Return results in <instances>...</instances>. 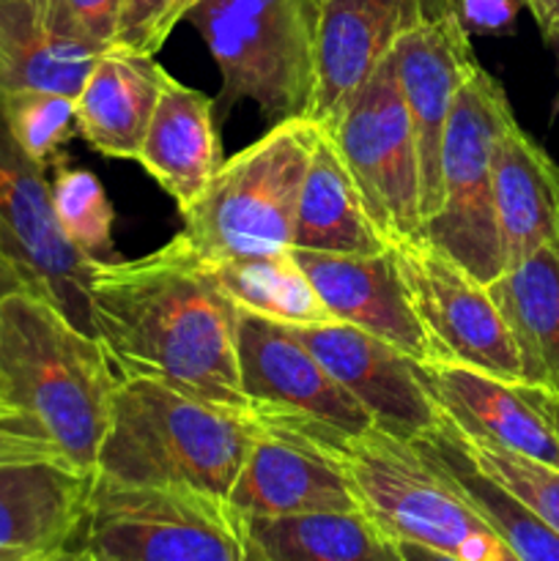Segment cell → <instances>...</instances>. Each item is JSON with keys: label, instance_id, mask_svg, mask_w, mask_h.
I'll return each instance as SVG.
<instances>
[{"label": "cell", "instance_id": "obj_1", "mask_svg": "<svg viewBox=\"0 0 559 561\" xmlns=\"http://www.w3.org/2000/svg\"><path fill=\"white\" fill-rule=\"evenodd\" d=\"M93 337L118 378H153L250 414L239 383L236 305L184 236L142 257L93 261Z\"/></svg>", "mask_w": 559, "mask_h": 561}, {"label": "cell", "instance_id": "obj_2", "mask_svg": "<svg viewBox=\"0 0 559 561\" xmlns=\"http://www.w3.org/2000/svg\"><path fill=\"white\" fill-rule=\"evenodd\" d=\"M118 376L96 337L53 301L0 296V409L25 416L75 469L93 474Z\"/></svg>", "mask_w": 559, "mask_h": 561}, {"label": "cell", "instance_id": "obj_3", "mask_svg": "<svg viewBox=\"0 0 559 561\" xmlns=\"http://www.w3.org/2000/svg\"><path fill=\"white\" fill-rule=\"evenodd\" d=\"M255 422L323 455L345 477L362 510L398 542L458 561H521L417 442L376 425L340 433L307 422Z\"/></svg>", "mask_w": 559, "mask_h": 561}, {"label": "cell", "instance_id": "obj_4", "mask_svg": "<svg viewBox=\"0 0 559 561\" xmlns=\"http://www.w3.org/2000/svg\"><path fill=\"white\" fill-rule=\"evenodd\" d=\"M255 433L244 411L153 378H118L93 477L228 499Z\"/></svg>", "mask_w": 559, "mask_h": 561}, {"label": "cell", "instance_id": "obj_5", "mask_svg": "<svg viewBox=\"0 0 559 561\" xmlns=\"http://www.w3.org/2000/svg\"><path fill=\"white\" fill-rule=\"evenodd\" d=\"M318 124L294 115L225 159L201 201L184 214V236L203 261L277 255L294 247L296 208Z\"/></svg>", "mask_w": 559, "mask_h": 561}, {"label": "cell", "instance_id": "obj_6", "mask_svg": "<svg viewBox=\"0 0 559 561\" xmlns=\"http://www.w3.org/2000/svg\"><path fill=\"white\" fill-rule=\"evenodd\" d=\"M186 20L206 42L223 91L219 118L255 102L266 118H305L312 93L316 0H197Z\"/></svg>", "mask_w": 559, "mask_h": 561}, {"label": "cell", "instance_id": "obj_7", "mask_svg": "<svg viewBox=\"0 0 559 561\" xmlns=\"http://www.w3.org/2000/svg\"><path fill=\"white\" fill-rule=\"evenodd\" d=\"M77 540L99 561H263L230 499L93 477Z\"/></svg>", "mask_w": 559, "mask_h": 561}, {"label": "cell", "instance_id": "obj_8", "mask_svg": "<svg viewBox=\"0 0 559 561\" xmlns=\"http://www.w3.org/2000/svg\"><path fill=\"white\" fill-rule=\"evenodd\" d=\"M513 118L504 88L477 64L449 110L442 142V206L425 222V239L482 285L504 272L493 208V148Z\"/></svg>", "mask_w": 559, "mask_h": 561}, {"label": "cell", "instance_id": "obj_9", "mask_svg": "<svg viewBox=\"0 0 559 561\" xmlns=\"http://www.w3.org/2000/svg\"><path fill=\"white\" fill-rule=\"evenodd\" d=\"M323 131L343 157L381 239L392 247L425 236L417 140L392 53L373 71L338 124Z\"/></svg>", "mask_w": 559, "mask_h": 561}, {"label": "cell", "instance_id": "obj_10", "mask_svg": "<svg viewBox=\"0 0 559 561\" xmlns=\"http://www.w3.org/2000/svg\"><path fill=\"white\" fill-rule=\"evenodd\" d=\"M389 255L438 356L524 387L513 334L480 279L425 236L392 244Z\"/></svg>", "mask_w": 559, "mask_h": 561}, {"label": "cell", "instance_id": "obj_11", "mask_svg": "<svg viewBox=\"0 0 559 561\" xmlns=\"http://www.w3.org/2000/svg\"><path fill=\"white\" fill-rule=\"evenodd\" d=\"M0 252L22 285L53 301L77 329L93 337L91 263L60 233L49 197V179L33 162L0 110Z\"/></svg>", "mask_w": 559, "mask_h": 561}, {"label": "cell", "instance_id": "obj_12", "mask_svg": "<svg viewBox=\"0 0 559 561\" xmlns=\"http://www.w3.org/2000/svg\"><path fill=\"white\" fill-rule=\"evenodd\" d=\"M236 356L252 420L307 422L340 433L373 427V416L296 337L290 323L236 305Z\"/></svg>", "mask_w": 559, "mask_h": 561}, {"label": "cell", "instance_id": "obj_13", "mask_svg": "<svg viewBox=\"0 0 559 561\" xmlns=\"http://www.w3.org/2000/svg\"><path fill=\"white\" fill-rule=\"evenodd\" d=\"M453 11V0H316L312 93L305 118L332 129L406 33Z\"/></svg>", "mask_w": 559, "mask_h": 561}, {"label": "cell", "instance_id": "obj_14", "mask_svg": "<svg viewBox=\"0 0 559 561\" xmlns=\"http://www.w3.org/2000/svg\"><path fill=\"white\" fill-rule=\"evenodd\" d=\"M290 327L373 416V425L409 442L436 431L442 411L417 378L411 356L343 321Z\"/></svg>", "mask_w": 559, "mask_h": 561}, {"label": "cell", "instance_id": "obj_15", "mask_svg": "<svg viewBox=\"0 0 559 561\" xmlns=\"http://www.w3.org/2000/svg\"><path fill=\"white\" fill-rule=\"evenodd\" d=\"M469 38L453 11L409 31L392 49L400 93L417 140L425 222L442 206V142L449 110L466 75L477 66Z\"/></svg>", "mask_w": 559, "mask_h": 561}, {"label": "cell", "instance_id": "obj_16", "mask_svg": "<svg viewBox=\"0 0 559 561\" xmlns=\"http://www.w3.org/2000/svg\"><path fill=\"white\" fill-rule=\"evenodd\" d=\"M414 373L438 411L466 436L559 469V438L526 387L444 356L414 359Z\"/></svg>", "mask_w": 559, "mask_h": 561}, {"label": "cell", "instance_id": "obj_17", "mask_svg": "<svg viewBox=\"0 0 559 561\" xmlns=\"http://www.w3.org/2000/svg\"><path fill=\"white\" fill-rule=\"evenodd\" d=\"M327 305L334 321L362 329L395 345L417 362L436 359L431 337L422 329L403 288L392 255H334V252L290 250Z\"/></svg>", "mask_w": 559, "mask_h": 561}, {"label": "cell", "instance_id": "obj_18", "mask_svg": "<svg viewBox=\"0 0 559 561\" xmlns=\"http://www.w3.org/2000/svg\"><path fill=\"white\" fill-rule=\"evenodd\" d=\"M228 499L247 518L362 510L345 477L323 455L261 425Z\"/></svg>", "mask_w": 559, "mask_h": 561}, {"label": "cell", "instance_id": "obj_19", "mask_svg": "<svg viewBox=\"0 0 559 561\" xmlns=\"http://www.w3.org/2000/svg\"><path fill=\"white\" fill-rule=\"evenodd\" d=\"M91 485L60 458L0 463V553L42 557L77 540Z\"/></svg>", "mask_w": 559, "mask_h": 561}, {"label": "cell", "instance_id": "obj_20", "mask_svg": "<svg viewBox=\"0 0 559 561\" xmlns=\"http://www.w3.org/2000/svg\"><path fill=\"white\" fill-rule=\"evenodd\" d=\"M137 162L173 197L184 217L223 164L214 99L164 75Z\"/></svg>", "mask_w": 559, "mask_h": 561}, {"label": "cell", "instance_id": "obj_21", "mask_svg": "<svg viewBox=\"0 0 559 561\" xmlns=\"http://www.w3.org/2000/svg\"><path fill=\"white\" fill-rule=\"evenodd\" d=\"M164 75L153 55L104 49L75 99L77 135L102 157L137 162Z\"/></svg>", "mask_w": 559, "mask_h": 561}, {"label": "cell", "instance_id": "obj_22", "mask_svg": "<svg viewBox=\"0 0 559 561\" xmlns=\"http://www.w3.org/2000/svg\"><path fill=\"white\" fill-rule=\"evenodd\" d=\"M493 208L504 268L559 239V164L515 118L493 148Z\"/></svg>", "mask_w": 559, "mask_h": 561}, {"label": "cell", "instance_id": "obj_23", "mask_svg": "<svg viewBox=\"0 0 559 561\" xmlns=\"http://www.w3.org/2000/svg\"><path fill=\"white\" fill-rule=\"evenodd\" d=\"M524 367V387L559 398V239L486 285Z\"/></svg>", "mask_w": 559, "mask_h": 561}, {"label": "cell", "instance_id": "obj_24", "mask_svg": "<svg viewBox=\"0 0 559 561\" xmlns=\"http://www.w3.org/2000/svg\"><path fill=\"white\" fill-rule=\"evenodd\" d=\"M290 250L334 252V255H381L389 244L373 228L360 190L334 148L332 137L318 126L296 208Z\"/></svg>", "mask_w": 559, "mask_h": 561}, {"label": "cell", "instance_id": "obj_25", "mask_svg": "<svg viewBox=\"0 0 559 561\" xmlns=\"http://www.w3.org/2000/svg\"><path fill=\"white\" fill-rule=\"evenodd\" d=\"M96 55L55 31L42 0H0V96L47 91L77 99Z\"/></svg>", "mask_w": 559, "mask_h": 561}, {"label": "cell", "instance_id": "obj_26", "mask_svg": "<svg viewBox=\"0 0 559 561\" xmlns=\"http://www.w3.org/2000/svg\"><path fill=\"white\" fill-rule=\"evenodd\" d=\"M263 561H403L400 542L365 510L290 518H250Z\"/></svg>", "mask_w": 559, "mask_h": 561}, {"label": "cell", "instance_id": "obj_27", "mask_svg": "<svg viewBox=\"0 0 559 561\" xmlns=\"http://www.w3.org/2000/svg\"><path fill=\"white\" fill-rule=\"evenodd\" d=\"M206 266L233 305L244 310L296 327L334 321L290 250L277 255L206 261Z\"/></svg>", "mask_w": 559, "mask_h": 561}, {"label": "cell", "instance_id": "obj_28", "mask_svg": "<svg viewBox=\"0 0 559 561\" xmlns=\"http://www.w3.org/2000/svg\"><path fill=\"white\" fill-rule=\"evenodd\" d=\"M433 460L444 469V474L458 485V491L469 499L471 507L499 531L504 542L513 548L521 561H559V531L543 518H537L526 504H521L513 493L504 491L482 471H477L464 458L458 447L444 436L442 427L427 436L414 438Z\"/></svg>", "mask_w": 559, "mask_h": 561}, {"label": "cell", "instance_id": "obj_29", "mask_svg": "<svg viewBox=\"0 0 559 561\" xmlns=\"http://www.w3.org/2000/svg\"><path fill=\"white\" fill-rule=\"evenodd\" d=\"M53 214L64 239L88 261H115V211L102 181L82 168L55 164L49 179Z\"/></svg>", "mask_w": 559, "mask_h": 561}, {"label": "cell", "instance_id": "obj_30", "mask_svg": "<svg viewBox=\"0 0 559 561\" xmlns=\"http://www.w3.org/2000/svg\"><path fill=\"white\" fill-rule=\"evenodd\" d=\"M438 427H442L444 436L464 453V458L477 471H482L488 480H493L504 491L513 493L537 518H543L554 531H559V469L543 466L537 460L521 458V455L497 447V444L466 436L444 414Z\"/></svg>", "mask_w": 559, "mask_h": 561}, {"label": "cell", "instance_id": "obj_31", "mask_svg": "<svg viewBox=\"0 0 559 561\" xmlns=\"http://www.w3.org/2000/svg\"><path fill=\"white\" fill-rule=\"evenodd\" d=\"M0 110L9 131L33 162L44 170L60 164V153L77 137L75 99L47 91L3 93Z\"/></svg>", "mask_w": 559, "mask_h": 561}, {"label": "cell", "instance_id": "obj_32", "mask_svg": "<svg viewBox=\"0 0 559 561\" xmlns=\"http://www.w3.org/2000/svg\"><path fill=\"white\" fill-rule=\"evenodd\" d=\"M197 0H124L113 47L157 55Z\"/></svg>", "mask_w": 559, "mask_h": 561}, {"label": "cell", "instance_id": "obj_33", "mask_svg": "<svg viewBox=\"0 0 559 561\" xmlns=\"http://www.w3.org/2000/svg\"><path fill=\"white\" fill-rule=\"evenodd\" d=\"M49 25L64 36L104 53L115 44L124 0H42Z\"/></svg>", "mask_w": 559, "mask_h": 561}, {"label": "cell", "instance_id": "obj_34", "mask_svg": "<svg viewBox=\"0 0 559 561\" xmlns=\"http://www.w3.org/2000/svg\"><path fill=\"white\" fill-rule=\"evenodd\" d=\"M524 0H453L455 16L469 36H510Z\"/></svg>", "mask_w": 559, "mask_h": 561}, {"label": "cell", "instance_id": "obj_35", "mask_svg": "<svg viewBox=\"0 0 559 561\" xmlns=\"http://www.w3.org/2000/svg\"><path fill=\"white\" fill-rule=\"evenodd\" d=\"M38 458H60L49 438H44L38 433L36 425L25 420L20 414H11V411L0 409V463L5 460H38ZM69 463V460H66Z\"/></svg>", "mask_w": 559, "mask_h": 561}, {"label": "cell", "instance_id": "obj_36", "mask_svg": "<svg viewBox=\"0 0 559 561\" xmlns=\"http://www.w3.org/2000/svg\"><path fill=\"white\" fill-rule=\"evenodd\" d=\"M524 5L535 16L543 38L559 47V0H524Z\"/></svg>", "mask_w": 559, "mask_h": 561}, {"label": "cell", "instance_id": "obj_37", "mask_svg": "<svg viewBox=\"0 0 559 561\" xmlns=\"http://www.w3.org/2000/svg\"><path fill=\"white\" fill-rule=\"evenodd\" d=\"M38 561H99V559L93 557L91 548L82 546L80 540H71L69 546H64V548H58V551L38 557Z\"/></svg>", "mask_w": 559, "mask_h": 561}, {"label": "cell", "instance_id": "obj_38", "mask_svg": "<svg viewBox=\"0 0 559 561\" xmlns=\"http://www.w3.org/2000/svg\"><path fill=\"white\" fill-rule=\"evenodd\" d=\"M526 392H529V398L535 400L537 409H540L543 414H546V420L551 422L554 433H557V438H559V398H557V394L537 392V389H529V387H526Z\"/></svg>", "mask_w": 559, "mask_h": 561}, {"label": "cell", "instance_id": "obj_39", "mask_svg": "<svg viewBox=\"0 0 559 561\" xmlns=\"http://www.w3.org/2000/svg\"><path fill=\"white\" fill-rule=\"evenodd\" d=\"M400 557H403V561H458L438 551H431V548L414 546V542H400Z\"/></svg>", "mask_w": 559, "mask_h": 561}, {"label": "cell", "instance_id": "obj_40", "mask_svg": "<svg viewBox=\"0 0 559 561\" xmlns=\"http://www.w3.org/2000/svg\"><path fill=\"white\" fill-rule=\"evenodd\" d=\"M16 288H25V285H22L20 274L14 272V266H11V263L3 257V252H0V296L11 294V290Z\"/></svg>", "mask_w": 559, "mask_h": 561}, {"label": "cell", "instance_id": "obj_41", "mask_svg": "<svg viewBox=\"0 0 559 561\" xmlns=\"http://www.w3.org/2000/svg\"><path fill=\"white\" fill-rule=\"evenodd\" d=\"M44 557V553H42ZM11 561H38V557H20V559H11Z\"/></svg>", "mask_w": 559, "mask_h": 561}, {"label": "cell", "instance_id": "obj_42", "mask_svg": "<svg viewBox=\"0 0 559 561\" xmlns=\"http://www.w3.org/2000/svg\"><path fill=\"white\" fill-rule=\"evenodd\" d=\"M11 559H20V557H3V553H0V561H11Z\"/></svg>", "mask_w": 559, "mask_h": 561}]
</instances>
